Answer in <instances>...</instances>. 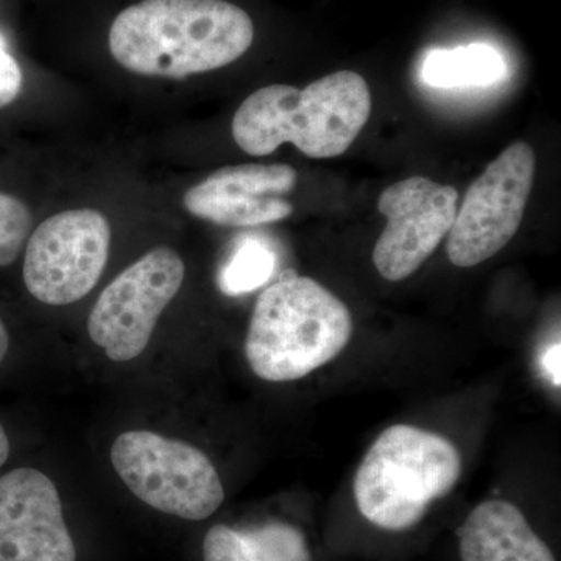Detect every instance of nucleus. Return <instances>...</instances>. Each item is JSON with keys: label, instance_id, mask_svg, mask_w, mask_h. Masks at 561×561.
<instances>
[{"label": "nucleus", "instance_id": "9", "mask_svg": "<svg viewBox=\"0 0 561 561\" xmlns=\"http://www.w3.org/2000/svg\"><path fill=\"white\" fill-rule=\"evenodd\" d=\"M457 203L453 186L424 176L398 181L382 192L378 208L387 227L373 251L382 278L402 280L419 271L451 231Z\"/></svg>", "mask_w": 561, "mask_h": 561}, {"label": "nucleus", "instance_id": "17", "mask_svg": "<svg viewBox=\"0 0 561 561\" xmlns=\"http://www.w3.org/2000/svg\"><path fill=\"white\" fill-rule=\"evenodd\" d=\"M203 561H247L241 531L217 524L206 531Z\"/></svg>", "mask_w": 561, "mask_h": 561}, {"label": "nucleus", "instance_id": "8", "mask_svg": "<svg viewBox=\"0 0 561 561\" xmlns=\"http://www.w3.org/2000/svg\"><path fill=\"white\" fill-rule=\"evenodd\" d=\"M535 162L529 144H512L471 184L446 243L456 267H474L512 241L529 202Z\"/></svg>", "mask_w": 561, "mask_h": 561}, {"label": "nucleus", "instance_id": "10", "mask_svg": "<svg viewBox=\"0 0 561 561\" xmlns=\"http://www.w3.org/2000/svg\"><path fill=\"white\" fill-rule=\"evenodd\" d=\"M0 561H77L57 486L18 468L0 478Z\"/></svg>", "mask_w": 561, "mask_h": 561}, {"label": "nucleus", "instance_id": "5", "mask_svg": "<svg viewBox=\"0 0 561 561\" xmlns=\"http://www.w3.org/2000/svg\"><path fill=\"white\" fill-rule=\"evenodd\" d=\"M111 463L139 501L165 515L205 522L224 504L219 472L190 443L157 432H124L113 443Z\"/></svg>", "mask_w": 561, "mask_h": 561}, {"label": "nucleus", "instance_id": "21", "mask_svg": "<svg viewBox=\"0 0 561 561\" xmlns=\"http://www.w3.org/2000/svg\"><path fill=\"white\" fill-rule=\"evenodd\" d=\"M9 331H7L5 324H3L2 319H0V364H2L3 359H5L7 353H9Z\"/></svg>", "mask_w": 561, "mask_h": 561}, {"label": "nucleus", "instance_id": "18", "mask_svg": "<svg viewBox=\"0 0 561 561\" xmlns=\"http://www.w3.org/2000/svg\"><path fill=\"white\" fill-rule=\"evenodd\" d=\"M22 90V72L13 55L7 50L0 38V108H5L16 101Z\"/></svg>", "mask_w": 561, "mask_h": 561}, {"label": "nucleus", "instance_id": "6", "mask_svg": "<svg viewBox=\"0 0 561 561\" xmlns=\"http://www.w3.org/2000/svg\"><path fill=\"white\" fill-rule=\"evenodd\" d=\"M184 262L176 251L160 247L121 273L102 291L88 317L91 341L114 362H130L146 351L184 280Z\"/></svg>", "mask_w": 561, "mask_h": 561}, {"label": "nucleus", "instance_id": "11", "mask_svg": "<svg viewBox=\"0 0 561 561\" xmlns=\"http://www.w3.org/2000/svg\"><path fill=\"white\" fill-rule=\"evenodd\" d=\"M297 180L287 164L228 165L187 190L183 205L192 216L221 227L275 224L294 213L286 195Z\"/></svg>", "mask_w": 561, "mask_h": 561}, {"label": "nucleus", "instance_id": "12", "mask_svg": "<svg viewBox=\"0 0 561 561\" xmlns=\"http://www.w3.org/2000/svg\"><path fill=\"white\" fill-rule=\"evenodd\" d=\"M461 561H557L526 516L507 501H486L457 530Z\"/></svg>", "mask_w": 561, "mask_h": 561}, {"label": "nucleus", "instance_id": "15", "mask_svg": "<svg viewBox=\"0 0 561 561\" xmlns=\"http://www.w3.org/2000/svg\"><path fill=\"white\" fill-rule=\"evenodd\" d=\"M239 531L247 561H312L305 534L291 524L273 522Z\"/></svg>", "mask_w": 561, "mask_h": 561}, {"label": "nucleus", "instance_id": "4", "mask_svg": "<svg viewBox=\"0 0 561 561\" xmlns=\"http://www.w3.org/2000/svg\"><path fill=\"white\" fill-rule=\"evenodd\" d=\"M460 454L443 435L397 424L379 435L354 478V497L365 518L390 531L412 529L432 502L459 482Z\"/></svg>", "mask_w": 561, "mask_h": 561}, {"label": "nucleus", "instance_id": "7", "mask_svg": "<svg viewBox=\"0 0 561 561\" xmlns=\"http://www.w3.org/2000/svg\"><path fill=\"white\" fill-rule=\"evenodd\" d=\"M111 225L95 209H70L33 231L25 250L24 283L36 300L66 306L87 297L110 256Z\"/></svg>", "mask_w": 561, "mask_h": 561}, {"label": "nucleus", "instance_id": "2", "mask_svg": "<svg viewBox=\"0 0 561 561\" xmlns=\"http://www.w3.org/2000/svg\"><path fill=\"white\" fill-rule=\"evenodd\" d=\"M371 92L353 70H339L305 90L289 84L261 88L236 111L231 131L251 157H267L291 142L306 157L345 153L368 122Z\"/></svg>", "mask_w": 561, "mask_h": 561}, {"label": "nucleus", "instance_id": "20", "mask_svg": "<svg viewBox=\"0 0 561 561\" xmlns=\"http://www.w3.org/2000/svg\"><path fill=\"white\" fill-rule=\"evenodd\" d=\"M10 456V440L9 435H7L5 430H3L2 424H0V468L5 465V461L9 460Z\"/></svg>", "mask_w": 561, "mask_h": 561}, {"label": "nucleus", "instance_id": "13", "mask_svg": "<svg viewBox=\"0 0 561 561\" xmlns=\"http://www.w3.org/2000/svg\"><path fill=\"white\" fill-rule=\"evenodd\" d=\"M507 73L500 51L485 44L431 51L421 68V76L430 87L474 88L497 83Z\"/></svg>", "mask_w": 561, "mask_h": 561}, {"label": "nucleus", "instance_id": "3", "mask_svg": "<svg viewBox=\"0 0 561 561\" xmlns=\"http://www.w3.org/2000/svg\"><path fill=\"white\" fill-rule=\"evenodd\" d=\"M351 335L348 308L317 280L287 271L254 305L245 356L264 381H297L335 359Z\"/></svg>", "mask_w": 561, "mask_h": 561}, {"label": "nucleus", "instance_id": "19", "mask_svg": "<svg viewBox=\"0 0 561 561\" xmlns=\"http://www.w3.org/2000/svg\"><path fill=\"white\" fill-rule=\"evenodd\" d=\"M561 346L560 341L552 343L545 354L541 356V368L545 370V375L551 379V382L556 387L561 386Z\"/></svg>", "mask_w": 561, "mask_h": 561}, {"label": "nucleus", "instance_id": "16", "mask_svg": "<svg viewBox=\"0 0 561 561\" xmlns=\"http://www.w3.org/2000/svg\"><path fill=\"white\" fill-rule=\"evenodd\" d=\"M32 228V214L27 206L0 192V267L13 264L20 256Z\"/></svg>", "mask_w": 561, "mask_h": 561}, {"label": "nucleus", "instance_id": "1", "mask_svg": "<svg viewBox=\"0 0 561 561\" xmlns=\"http://www.w3.org/2000/svg\"><path fill=\"white\" fill-rule=\"evenodd\" d=\"M253 39L249 13L227 0H142L114 20L108 43L122 68L184 79L231 65Z\"/></svg>", "mask_w": 561, "mask_h": 561}, {"label": "nucleus", "instance_id": "14", "mask_svg": "<svg viewBox=\"0 0 561 561\" xmlns=\"http://www.w3.org/2000/svg\"><path fill=\"white\" fill-rule=\"evenodd\" d=\"M275 253L260 239L247 238L232 251L217 276L219 289L230 297L260 289L275 271Z\"/></svg>", "mask_w": 561, "mask_h": 561}]
</instances>
